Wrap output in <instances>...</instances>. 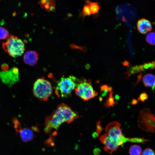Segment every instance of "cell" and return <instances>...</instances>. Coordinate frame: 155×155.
I'll list each match as a JSON object with an SVG mask.
<instances>
[{"label":"cell","instance_id":"1","mask_svg":"<svg viewBox=\"0 0 155 155\" xmlns=\"http://www.w3.org/2000/svg\"><path fill=\"white\" fill-rule=\"evenodd\" d=\"M77 111H73L66 104H59L50 115L45 119L44 128V132L50 133L53 129L57 131L61 125L65 122L69 123L72 122L79 117Z\"/></svg>","mask_w":155,"mask_h":155},{"label":"cell","instance_id":"2","mask_svg":"<svg viewBox=\"0 0 155 155\" xmlns=\"http://www.w3.org/2000/svg\"><path fill=\"white\" fill-rule=\"evenodd\" d=\"M79 80L73 75L62 77L57 82L55 92L58 97L67 98L70 96L76 87Z\"/></svg>","mask_w":155,"mask_h":155},{"label":"cell","instance_id":"3","mask_svg":"<svg viewBox=\"0 0 155 155\" xmlns=\"http://www.w3.org/2000/svg\"><path fill=\"white\" fill-rule=\"evenodd\" d=\"M3 49L10 56L16 57L21 56L25 50L24 44L18 37L9 35L6 41L2 43Z\"/></svg>","mask_w":155,"mask_h":155},{"label":"cell","instance_id":"4","mask_svg":"<svg viewBox=\"0 0 155 155\" xmlns=\"http://www.w3.org/2000/svg\"><path fill=\"white\" fill-rule=\"evenodd\" d=\"M32 91L36 98L40 100L47 101L53 93V89L50 82L42 78L35 82Z\"/></svg>","mask_w":155,"mask_h":155},{"label":"cell","instance_id":"5","mask_svg":"<svg viewBox=\"0 0 155 155\" xmlns=\"http://www.w3.org/2000/svg\"><path fill=\"white\" fill-rule=\"evenodd\" d=\"M138 127L147 132H155V116L148 108L140 110L137 121Z\"/></svg>","mask_w":155,"mask_h":155},{"label":"cell","instance_id":"6","mask_svg":"<svg viewBox=\"0 0 155 155\" xmlns=\"http://www.w3.org/2000/svg\"><path fill=\"white\" fill-rule=\"evenodd\" d=\"M74 90L77 95L85 101L93 98L98 95V92L94 90L90 80H79Z\"/></svg>","mask_w":155,"mask_h":155},{"label":"cell","instance_id":"7","mask_svg":"<svg viewBox=\"0 0 155 155\" xmlns=\"http://www.w3.org/2000/svg\"><path fill=\"white\" fill-rule=\"evenodd\" d=\"M19 74L18 68L14 67L9 70L0 72V78L3 83L11 86L19 80Z\"/></svg>","mask_w":155,"mask_h":155},{"label":"cell","instance_id":"8","mask_svg":"<svg viewBox=\"0 0 155 155\" xmlns=\"http://www.w3.org/2000/svg\"><path fill=\"white\" fill-rule=\"evenodd\" d=\"M100 140L104 145V149L109 153L113 152L123 144L120 141L110 137L106 134L102 135L100 137Z\"/></svg>","mask_w":155,"mask_h":155},{"label":"cell","instance_id":"9","mask_svg":"<svg viewBox=\"0 0 155 155\" xmlns=\"http://www.w3.org/2000/svg\"><path fill=\"white\" fill-rule=\"evenodd\" d=\"M121 124L117 122L113 121L107 125L105 129L106 134L113 139L120 141L122 135Z\"/></svg>","mask_w":155,"mask_h":155},{"label":"cell","instance_id":"10","mask_svg":"<svg viewBox=\"0 0 155 155\" xmlns=\"http://www.w3.org/2000/svg\"><path fill=\"white\" fill-rule=\"evenodd\" d=\"M138 31L143 34H145L151 31L152 26L150 22L147 19L142 18L139 20L137 24Z\"/></svg>","mask_w":155,"mask_h":155},{"label":"cell","instance_id":"11","mask_svg":"<svg viewBox=\"0 0 155 155\" xmlns=\"http://www.w3.org/2000/svg\"><path fill=\"white\" fill-rule=\"evenodd\" d=\"M38 59V55L36 52L29 51L25 53L23 57L24 62L30 66L36 65Z\"/></svg>","mask_w":155,"mask_h":155},{"label":"cell","instance_id":"12","mask_svg":"<svg viewBox=\"0 0 155 155\" xmlns=\"http://www.w3.org/2000/svg\"><path fill=\"white\" fill-rule=\"evenodd\" d=\"M155 67V63L154 61L144 63L143 64L136 66L131 68L128 70V75L130 76L133 74L142 71L145 69H153Z\"/></svg>","mask_w":155,"mask_h":155},{"label":"cell","instance_id":"13","mask_svg":"<svg viewBox=\"0 0 155 155\" xmlns=\"http://www.w3.org/2000/svg\"><path fill=\"white\" fill-rule=\"evenodd\" d=\"M40 7L47 11H54L56 7L54 0H39L38 2Z\"/></svg>","mask_w":155,"mask_h":155},{"label":"cell","instance_id":"14","mask_svg":"<svg viewBox=\"0 0 155 155\" xmlns=\"http://www.w3.org/2000/svg\"><path fill=\"white\" fill-rule=\"evenodd\" d=\"M155 77L154 75L148 73L145 75L143 78V82L146 87L155 86Z\"/></svg>","mask_w":155,"mask_h":155},{"label":"cell","instance_id":"15","mask_svg":"<svg viewBox=\"0 0 155 155\" xmlns=\"http://www.w3.org/2000/svg\"><path fill=\"white\" fill-rule=\"evenodd\" d=\"M23 140L24 141L31 140L33 137V133L30 129L27 128H22L19 131Z\"/></svg>","mask_w":155,"mask_h":155},{"label":"cell","instance_id":"16","mask_svg":"<svg viewBox=\"0 0 155 155\" xmlns=\"http://www.w3.org/2000/svg\"><path fill=\"white\" fill-rule=\"evenodd\" d=\"M86 1L89 5L91 14L95 15L98 12L100 7L98 2H91L88 0H86Z\"/></svg>","mask_w":155,"mask_h":155},{"label":"cell","instance_id":"17","mask_svg":"<svg viewBox=\"0 0 155 155\" xmlns=\"http://www.w3.org/2000/svg\"><path fill=\"white\" fill-rule=\"evenodd\" d=\"M142 148L139 146L134 145L130 146L129 153L130 155H141Z\"/></svg>","mask_w":155,"mask_h":155},{"label":"cell","instance_id":"18","mask_svg":"<svg viewBox=\"0 0 155 155\" xmlns=\"http://www.w3.org/2000/svg\"><path fill=\"white\" fill-rule=\"evenodd\" d=\"M155 33L153 32L148 33L146 37V40L147 42L151 45H155Z\"/></svg>","mask_w":155,"mask_h":155},{"label":"cell","instance_id":"19","mask_svg":"<svg viewBox=\"0 0 155 155\" xmlns=\"http://www.w3.org/2000/svg\"><path fill=\"white\" fill-rule=\"evenodd\" d=\"M113 93L112 90L110 92L109 97L104 104V106L106 107L113 105L116 103L115 101L114 98L113 96Z\"/></svg>","mask_w":155,"mask_h":155},{"label":"cell","instance_id":"20","mask_svg":"<svg viewBox=\"0 0 155 155\" xmlns=\"http://www.w3.org/2000/svg\"><path fill=\"white\" fill-rule=\"evenodd\" d=\"M8 31L5 28L0 26V40L5 39L9 36Z\"/></svg>","mask_w":155,"mask_h":155},{"label":"cell","instance_id":"21","mask_svg":"<svg viewBox=\"0 0 155 155\" xmlns=\"http://www.w3.org/2000/svg\"><path fill=\"white\" fill-rule=\"evenodd\" d=\"M91 14L89 5L87 3L84 5L81 15L83 17H85L86 16H90Z\"/></svg>","mask_w":155,"mask_h":155},{"label":"cell","instance_id":"22","mask_svg":"<svg viewBox=\"0 0 155 155\" xmlns=\"http://www.w3.org/2000/svg\"><path fill=\"white\" fill-rule=\"evenodd\" d=\"M148 140L146 139L143 138H128V141L133 142H137L140 143H144L146 142L149 141Z\"/></svg>","mask_w":155,"mask_h":155},{"label":"cell","instance_id":"23","mask_svg":"<svg viewBox=\"0 0 155 155\" xmlns=\"http://www.w3.org/2000/svg\"><path fill=\"white\" fill-rule=\"evenodd\" d=\"M101 90L103 92L102 96H104L106 95L108 91L110 92L112 90V89L111 87H108L106 85H104L101 87Z\"/></svg>","mask_w":155,"mask_h":155},{"label":"cell","instance_id":"24","mask_svg":"<svg viewBox=\"0 0 155 155\" xmlns=\"http://www.w3.org/2000/svg\"><path fill=\"white\" fill-rule=\"evenodd\" d=\"M12 121L15 129L17 131H18L21 129V127L20 121L16 117L13 119Z\"/></svg>","mask_w":155,"mask_h":155},{"label":"cell","instance_id":"25","mask_svg":"<svg viewBox=\"0 0 155 155\" xmlns=\"http://www.w3.org/2000/svg\"><path fill=\"white\" fill-rule=\"evenodd\" d=\"M142 155H155L154 151L150 148L145 149L143 152Z\"/></svg>","mask_w":155,"mask_h":155},{"label":"cell","instance_id":"26","mask_svg":"<svg viewBox=\"0 0 155 155\" xmlns=\"http://www.w3.org/2000/svg\"><path fill=\"white\" fill-rule=\"evenodd\" d=\"M148 98V96L147 94L145 92L141 93L140 95L138 98V100L142 102H144L147 100Z\"/></svg>","mask_w":155,"mask_h":155},{"label":"cell","instance_id":"27","mask_svg":"<svg viewBox=\"0 0 155 155\" xmlns=\"http://www.w3.org/2000/svg\"><path fill=\"white\" fill-rule=\"evenodd\" d=\"M103 128L100 125V121H98L97 122L96 124V132L98 134H99L101 133L103 130Z\"/></svg>","mask_w":155,"mask_h":155},{"label":"cell","instance_id":"28","mask_svg":"<svg viewBox=\"0 0 155 155\" xmlns=\"http://www.w3.org/2000/svg\"><path fill=\"white\" fill-rule=\"evenodd\" d=\"M53 141V138L52 136L49 137L45 141V144L49 146V145Z\"/></svg>","mask_w":155,"mask_h":155},{"label":"cell","instance_id":"29","mask_svg":"<svg viewBox=\"0 0 155 155\" xmlns=\"http://www.w3.org/2000/svg\"><path fill=\"white\" fill-rule=\"evenodd\" d=\"M1 69L3 71H6L8 70L9 66L6 64H3L1 66Z\"/></svg>","mask_w":155,"mask_h":155},{"label":"cell","instance_id":"30","mask_svg":"<svg viewBox=\"0 0 155 155\" xmlns=\"http://www.w3.org/2000/svg\"><path fill=\"white\" fill-rule=\"evenodd\" d=\"M100 152V150L98 148H94L93 150V153L94 155H99Z\"/></svg>","mask_w":155,"mask_h":155},{"label":"cell","instance_id":"31","mask_svg":"<svg viewBox=\"0 0 155 155\" xmlns=\"http://www.w3.org/2000/svg\"><path fill=\"white\" fill-rule=\"evenodd\" d=\"M138 102V101L137 100L135 99H133L131 104L132 105H135L137 104Z\"/></svg>","mask_w":155,"mask_h":155},{"label":"cell","instance_id":"32","mask_svg":"<svg viewBox=\"0 0 155 155\" xmlns=\"http://www.w3.org/2000/svg\"><path fill=\"white\" fill-rule=\"evenodd\" d=\"M92 135L93 137L95 138L98 137L99 135L96 132H94L92 133Z\"/></svg>","mask_w":155,"mask_h":155},{"label":"cell","instance_id":"33","mask_svg":"<svg viewBox=\"0 0 155 155\" xmlns=\"http://www.w3.org/2000/svg\"><path fill=\"white\" fill-rule=\"evenodd\" d=\"M116 99L118 100L119 98V96L118 95H116L115 96Z\"/></svg>","mask_w":155,"mask_h":155}]
</instances>
